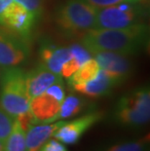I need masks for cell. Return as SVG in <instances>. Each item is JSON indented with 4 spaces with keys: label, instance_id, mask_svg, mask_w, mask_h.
Returning a JSON list of instances; mask_svg holds the SVG:
<instances>
[{
    "label": "cell",
    "instance_id": "1",
    "mask_svg": "<svg viewBox=\"0 0 150 151\" xmlns=\"http://www.w3.org/2000/svg\"><path fill=\"white\" fill-rule=\"evenodd\" d=\"M147 39L148 27L142 22L120 29L93 28L81 35V45L92 55L112 52L126 56L138 53Z\"/></svg>",
    "mask_w": 150,
    "mask_h": 151
},
{
    "label": "cell",
    "instance_id": "2",
    "mask_svg": "<svg viewBox=\"0 0 150 151\" xmlns=\"http://www.w3.org/2000/svg\"><path fill=\"white\" fill-rule=\"evenodd\" d=\"M0 106L17 118L29 110V101L27 89V72L19 67H7L0 76Z\"/></svg>",
    "mask_w": 150,
    "mask_h": 151
},
{
    "label": "cell",
    "instance_id": "3",
    "mask_svg": "<svg viewBox=\"0 0 150 151\" xmlns=\"http://www.w3.org/2000/svg\"><path fill=\"white\" fill-rule=\"evenodd\" d=\"M114 116L118 123L128 127H140L150 118V93L148 87L136 89L117 102Z\"/></svg>",
    "mask_w": 150,
    "mask_h": 151
},
{
    "label": "cell",
    "instance_id": "4",
    "mask_svg": "<svg viewBox=\"0 0 150 151\" xmlns=\"http://www.w3.org/2000/svg\"><path fill=\"white\" fill-rule=\"evenodd\" d=\"M97 11L83 0H69L60 9L57 22L65 32L83 35L95 27Z\"/></svg>",
    "mask_w": 150,
    "mask_h": 151
},
{
    "label": "cell",
    "instance_id": "5",
    "mask_svg": "<svg viewBox=\"0 0 150 151\" xmlns=\"http://www.w3.org/2000/svg\"><path fill=\"white\" fill-rule=\"evenodd\" d=\"M146 16L143 6L138 3H121L98 9L95 28L120 29L142 24Z\"/></svg>",
    "mask_w": 150,
    "mask_h": 151
},
{
    "label": "cell",
    "instance_id": "6",
    "mask_svg": "<svg viewBox=\"0 0 150 151\" xmlns=\"http://www.w3.org/2000/svg\"><path fill=\"white\" fill-rule=\"evenodd\" d=\"M65 98L62 82L50 86L43 94L31 98L29 111L36 123H49L56 120L60 104Z\"/></svg>",
    "mask_w": 150,
    "mask_h": 151
},
{
    "label": "cell",
    "instance_id": "7",
    "mask_svg": "<svg viewBox=\"0 0 150 151\" xmlns=\"http://www.w3.org/2000/svg\"><path fill=\"white\" fill-rule=\"evenodd\" d=\"M103 118L101 112H91L80 118L65 122L54 134V137L65 144H75L82 136Z\"/></svg>",
    "mask_w": 150,
    "mask_h": 151
},
{
    "label": "cell",
    "instance_id": "8",
    "mask_svg": "<svg viewBox=\"0 0 150 151\" xmlns=\"http://www.w3.org/2000/svg\"><path fill=\"white\" fill-rule=\"evenodd\" d=\"M28 48L23 41L0 31V66H17L27 58Z\"/></svg>",
    "mask_w": 150,
    "mask_h": 151
},
{
    "label": "cell",
    "instance_id": "9",
    "mask_svg": "<svg viewBox=\"0 0 150 151\" xmlns=\"http://www.w3.org/2000/svg\"><path fill=\"white\" fill-rule=\"evenodd\" d=\"M36 18L29 11L15 1L9 6L3 16L1 24L10 28L23 37L29 35Z\"/></svg>",
    "mask_w": 150,
    "mask_h": 151
},
{
    "label": "cell",
    "instance_id": "10",
    "mask_svg": "<svg viewBox=\"0 0 150 151\" xmlns=\"http://www.w3.org/2000/svg\"><path fill=\"white\" fill-rule=\"evenodd\" d=\"M94 56L100 69L109 74L118 83H121L129 75L131 65L123 55L112 52H98L94 54Z\"/></svg>",
    "mask_w": 150,
    "mask_h": 151
},
{
    "label": "cell",
    "instance_id": "11",
    "mask_svg": "<svg viewBox=\"0 0 150 151\" xmlns=\"http://www.w3.org/2000/svg\"><path fill=\"white\" fill-rule=\"evenodd\" d=\"M59 82H62V77L50 71L42 63L27 72V89L30 99L43 94L50 86Z\"/></svg>",
    "mask_w": 150,
    "mask_h": 151
},
{
    "label": "cell",
    "instance_id": "12",
    "mask_svg": "<svg viewBox=\"0 0 150 151\" xmlns=\"http://www.w3.org/2000/svg\"><path fill=\"white\" fill-rule=\"evenodd\" d=\"M118 84L119 83L115 79L100 69L98 74L94 79L82 83V84L71 86V88L75 92L80 93L82 95L88 96L91 98H98L109 94L111 89Z\"/></svg>",
    "mask_w": 150,
    "mask_h": 151
},
{
    "label": "cell",
    "instance_id": "13",
    "mask_svg": "<svg viewBox=\"0 0 150 151\" xmlns=\"http://www.w3.org/2000/svg\"><path fill=\"white\" fill-rule=\"evenodd\" d=\"M63 121L54 124L33 125L25 132V145L27 151H39L46 141L51 139L57 130L62 126Z\"/></svg>",
    "mask_w": 150,
    "mask_h": 151
},
{
    "label": "cell",
    "instance_id": "14",
    "mask_svg": "<svg viewBox=\"0 0 150 151\" xmlns=\"http://www.w3.org/2000/svg\"><path fill=\"white\" fill-rule=\"evenodd\" d=\"M42 65L50 71L60 76L62 65L71 58L69 48H58L56 46H44L40 52ZM62 77V76H60Z\"/></svg>",
    "mask_w": 150,
    "mask_h": 151
},
{
    "label": "cell",
    "instance_id": "15",
    "mask_svg": "<svg viewBox=\"0 0 150 151\" xmlns=\"http://www.w3.org/2000/svg\"><path fill=\"white\" fill-rule=\"evenodd\" d=\"M100 70V67L98 65V62L95 58H91L87 62H85L83 65L76 70L68 78V85L74 86L77 84L88 82L90 80L94 79L98 74Z\"/></svg>",
    "mask_w": 150,
    "mask_h": 151
},
{
    "label": "cell",
    "instance_id": "16",
    "mask_svg": "<svg viewBox=\"0 0 150 151\" xmlns=\"http://www.w3.org/2000/svg\"><path fill=\"white\" fill-rule=\"evenodd\" d=\"M3 151H27L25 145V131L15 118L12 131L4 141Z\"/></svg>",
    "mask_w": 150,
    "mask_h": 151
},
{
    "label": "cell",
    "instance_id": "17",
    "mask_svg": "<svg viewBox=\"0 0 150 151\" xmlns=\"http://www.w3.org/2000/svg\"><path fill=\"white\" fill-rule=\"evenodd\" d=\"M83 107V101L80 99L75 97V96H68V97L65 98L62 101V104H60V108L58 115H57V119H66L71 118L75 116L81 111Z\"/></svg>",
    "mask_w": 150,
    "mask_h": 151
},
{
    "label": "cell",
    "instance_id": "18",
    "mask_svg": "<svg viewBox=\"0 0 150 151\" xmlns=\"http://www.w3.org/2000/svg\"><path fill=\"white\" fill-rule=\"evenodd\" d=\"M148 140L146 139L136 140V141H128L119 144H115L108 147L103 151H147Z\"/></svg>",
    "mask_w": 150,
    "mask_h": 151
},
{
    "label": "cell",
    "instance_id": "19",
    "mask_svg": "<svg viewBox=\"0 0 150 151\" xmlns=\"http://www.w3.org/2000/svg\"><path fill=\"white\" fill-rule=\"evenodd\" d=\"M14 120V117H12L10 114L7 113L0 106V140L3 141V142L6 140V139L11 133Z\"/></svg>",
    "mask_w": 150,
    "mask_h": 151
},
{
    "label": "cell",
    "instance_id": "20",
    "mask_svg": "<svg viewBox=\"0 0 150 151\" xmlns=\"http://www.w3.org/2000/svg\"><path fill=\"white\" fill-rule=\"evenodd\" d=\"M83 1H85L86 3L97 9H101L121 4V3H138L141 2V0H83Z\"/></svg>",
    "mask_w": 150,
    "mask_h": 151
},
{
    "label": "cell",
    "instance_id": "21",
    "mask_svg": "<svg viewBox=\"0 0 150 151\" xmlns=\"http://www.w3.org/2000/svg\"><path fill=\"white\" fill-rule=\"evenodd\" d=\"M16 3L23 6L24 9L29 11L31 14L37 19L39 17L42 11V5H41V0H14Z\"/></svg>",
    "mask_w": 150,
    "mask_h": 151
},
{
    "label": "cell",
    "instance_id": "22",
    "mask_svg": "<svg viewBox=\"0 0 150 151\" xmlns=\"http://www.w3.org/2000/svg\"><path fill=\"white\" fill-rule=\"evenodd\" d=\"M39 151H67V149L63 145V143L60 142L56 139H49L43 144Z\"/></svg>",
    "mask_w": 150,
    "mask_h": 151
},
{
    "label": "cell",
    "instance_id": "23",
    "mask_svg": "<svg viewBox=\"0 0 150 151\" xmlns=\"http://www.w3.org/2000/svg\"><path fill=\"white\" fill-rule=\"evenodd\" d=\"M13 2H14V0H0V24H1L3 16H4L6 10Z\"/></svg>",
    "mask_w": 150,
    "mask_h": 151
},
{
    "label": "cell",
    "instance_id": "24",
    "mask_svg": "<svg viewBox=\"0 0 150 151\" xmlns=\"http://www.w3.org/2000/svg\"><path fill=\"white\" fill-rule=\"evenodd\" d=\"M3 149H4V142L0 140V151H3Z\"/></svg>",
    "mask_w": 150,
    "mask_h": 151
},
{
    "label": "cell",
    "instance_id": "25",
    "mask_svg": "<svg viewBox=\"0 0 150 151\" xmlns=\"http://www.w3.org/2000/svg\"><path fill=\"white\" fill-rule=\"evenodd\" d=\"M0 76H1V75H0Z\"/></svg>",
    "mask_w": 150,
    "mask_h": 151
}]
</instances>
